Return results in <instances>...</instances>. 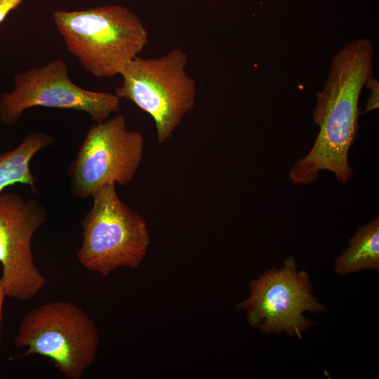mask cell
<instances>
[{"instance_id": "277c9868", "label": "cell", "mask_w": 379, "mask_h": 379, "mask_svg": "<svg viewBox=\"0 0 379 379\" xmlns=\"http://www.w3.org/2000/svg\"><path fill=\"white\" fill-rule=\"evenodd\" d=\"M14 343L27 347L22 356L46 357L65 377L79 379L95 359L99 333L83 309L69 302L54 301L24 315Z\"/></svg>"}, {"instance_id": "52a82bcc", "label": "cell", "mask_w": 379, "mask_h": 379, "mask_svg": "<svg viewBox=\"0 0 379 379\" xmlns=\"http://www.w3.org/2000/svg\"><path fill=\"white\" fill-rule=\"evenodd\" d=\"M119 105L114 93L86 90L73 83L65 62L57 58L15 75L13 90L0 97V121L12 126L26 109L46 107L84 112L100 122L118 112Z\"/></svg>"}, {"instance_id": "6da1fadb", "label": "cell", "mask_w": 379, "mask_h": 379, "mask_svg": "<svg viewBox=\"0 0 379 379\" xmlns=\"http://www.w3.org/2000/svg\"><path fill=\"white\" fill-rule=\"evenodd\" d=\"M373 55L371 41L361 38L333 56L313 112L319 133L308 154L298 159L288 172L294 184L312 183L321 171H331L344 185L351 180L348 152L358 130L360 93L372 77Z\"/></svg>"}, {"instance_id": "ba28073f", "label": "cell", "mask_w": 379, "mask_h": 379, "mask_svg": "<svg viewBox=\"0 0 379 379\" xmlns=\"http://www.w3.org/2000/svg\"><path fill=\"white\" fill-rule=\"evenodd\" d=\"M250 287V295L237 307L246 312L251 326L265 333L284 331L301 338V333L315 324L303 313L326 310L312 294L308 274L296 270L293 258L252 280Z\"/></svg>"}, {"instance_id": "7a4b0ae2", "label": "cell", "mask_w": 379, "mask_h": 379, "mask_svg": "<svg viewBox=\"0 0 379 379\" xmlns=\"http://www.w3.org/2000/svg\"><path fill=\"white\" fill-rule=\"evenodd\" d=\"M53 16L67 50L96 77L120 75L147 42L140 18L120 5L58 10Z\"/></svg>"}, {"instance_id": "5bb4252c", "label": "cell", "mask_w": 379, "mask_h": 379, "mask_svg": "<svg viewBox=\"0 0 379 379\" xmlns=\"http://www.w3.org/2000/svg\"><path fill=\"white\" fill-rule=\"evenodd\" d=\"M6 297L4 286L3 284L2 280L0 278V343H1V319H2V309H3V304L5 298Z\"/></svg>"}, {"instance_id": "4fadbf2b", "label": "cell", "mask_w": 379, "mask_h": 379, "mask_svg": "<svg viewBox=\"0 0 379 379\" xmlns=\"http://www.w3.org/2000/svg\"><path fill=\"white\" fill-rule=\"evenodd\" d=\"M23 0H0V23L8 14L17 8Z\"/></svg>"}, {"instance_id": "3957f363", "label": "cell", "mask_w": 379, "mask_h": 379, "mask_svg": "<svg viewBox=\"0 0 379 379\" xmlns=\"http://www.w3.org/2000/svg\"><path fill=\"white\" fill-rule=\"evenodd\" d=\"M92 197V207L80 223V264L102 277L119 267L138 268L150 242L146 221L120 199L115 182L105 185Z\"/></svg>"}, {"instance_id": "9c48e42d", "label": "cell", "mask_w": 379, "mask_h": 379, "mask_svg": "<svg viewBox=\"0 0 379 379\" xmlns=\"http://www.w3.org/2000/svg\"><path fill=\"white\" fill-rule=\"evenodd\" d=\"M46 220V211L37 200H25L13 192L0 194L1 279L10 298L29 300L46 283L34 263L32 241Z\"/></svg>"}, {"instance_id": "30bf717a", "label": "cell", "mask_w": 379, "mask_h": 379, "mask_svg": "<svg viewBox=\"0 0 379 379\" xmlns=\"http://www.w3.org/2000/svg\"><path fill=\"white\" fill-rule=\"evenodd\" d=\"M55 137L44 132H30L18 146L0 153V192L15 184L29 185L36 192L37 177L32 174L30 162L43 149L55 142Z\"/></svg>"}, {"instance_id": "8fae6325", "label": "cell", "mask_w": 379, "mask_h": 379, "mask_svg": "<svg viewBox=\"0 0 379 379\" xmlns=\"http://www.w3.org/2000/svg\"><path fill=\"white\" fill-rule=\"evenodd\" d=\"M365 269H379L378 216L360 226L350 239L348 248L335 259V270L340 274Z\"/></svg>"}, {"instance_id": "7c38bea8", "label": "cell", "mask_w": 379, "mask_h": 379, "mask_svg": "<svg viewBox=\"0 0 379 379\" xmlns=\"http://www.w3.org/2000/svg\"><path fill=\"white\" fill-rule=\"evenodd\" d=\"M371 89V94L367 101L366 109L362 113H366L378 108L379 104V85L378 81L373 77H370L366 85Z\"/></svg>"}, {"instance_id": "5b68a950", "label": "cell", "mask_w": 379, "mask_h": 379, "mask_svg": "<svg viewBox=\"0 0 379 379\" xmlns=\"http://www.w3.org/2000/svg\"><path fill=\"white\" fill-rule=\"evenodd\" d=\"M187 55L179 48L162 56H137L123 69V81L114 91L154 119L157 140L168 141L184 117L195 106L197 85L187 72Z\"/></svg>"}, {"instance_id": "8992f818", "label": "cell", "mask_w": 379, "mask_h": 379, "mask_svg": "<svg viewBox=\"0 0 379 379\" xmlns=\"http://www.w3.org/2000/svg\"><path fill=\"white\" fill-rule=\"evenodd\" d=\"M144 145L142 134L128 130L122 115L92 125L67 168L73 195L86 199L111 182L128 185L142 162Z\"/></svg>"}]
</instances>
